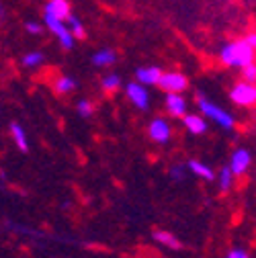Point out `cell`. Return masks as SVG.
Segmentation results:
<instances>
[{"instance_id": "6da1fadb", "label": "cell", "mask_w": 256, "mask_h": 258, "mask_svg": "<svg viewBox=\"0 0 256 258\" xmlns=\"http://www.w3.org/2000/svg\"><path fill=\"white\" fill-rule=\"evenodd\" d=\"M254 51L256 47L250 45L246 41V37H240V39H234V41H228L219 49V61L223 66L228 68H244L246 63L254 61Z\"/></svg>"}, {"instance_id": "7a4b0ae2", "label": "cell", "mask_w": 256, "mask_h": 258, "mask_svg": "<svg viewBox=\"0 0 256 258\" xmlns=\"http://www.w3.org/2000/svg\"><path fill=\"white\" fill-rule=\"evenodd\" d=\"M197 107H199V113L207 119V121H213L217 127L226 129V132H232V129L236 127V119L230 111H226L223 107H219L217 103L205 99V96H199L197 99Z\"/></svg>"}, {"instance_id": "3957f363", "label": "cell", "mask_w": 256, "mask_h": 258, "mask_svg": "<svg viewBox=\"0 0 256 258\" xmlns=\"http://www.w3.org/2000/svg\"><path fill=\"white\" fill-rule=\"evenodd\" d=\"M43 27L57 39L61 49H72L76 45V39L72 37V33L68 31L66 21H63V19H57V17H53L49 13H43Z\"/></svg>"}, {"instance_id": "277c9868", "label": "cell", "mask_w": 256, "mask_h": 258, "mask_svg": "<svg viewBox=\"0 0 256 258\" xmlns=\"http://www.w3.org/2000/svg\"><path fill=\"white\" fill-rule=\"evenodd\" d=\"M230 101L242 109H250L254 107L256 103V86L254 82H246V80H240L232 86L230 90Z\"/></svg>"}, {"instance_id": "5b68a950", "label": "cell", "mask_w": 256, "mask_h": 258, "mask_svg": "<svg viewBox=\"0 0 256 258\" xmlns=\"http://www.w3.org/2000/svg\"><path fill=\"white\" fill-rule=\"evenodd\" d=\"M164 92H184L188 88V78L182 72L170 70V72H162L158 78V84Z\"/></svg>"}, {"instance_id": "8992f818", "label": "cell", "mask_w": 256, "mask_h": 258, "mask_svg": "<svg viewBox=\"0 0 256 258\" xmlns=\"http://www.w3.org/2000/svg\"><path fill=\"white\" fill-rule=\"evenodd\" d=\"M250 166H252V154H250V150L248 148H236L232 152V156H230V164H228L230 172L236 178H240V176H244L250 170Z\"/></svg>"}, {"instance_id": "52a82bcc", "label": "cell", "mask_w": 256, "mask_h": 258, "mask_svg": "<svg viewBox=\"0 0 256 258\" xmlns=\"http://www.w3.org/2000/svg\"><path fill=\"white\" fill-rule=\"evenodd\" d=\"M148 138L154 142V144H168L170 138H172V127L168 123V119L164 117H156L150 121L148 125Z\"/></svg>"}, {"instance_id": "ba28073f", "label": "cell", "mask_w": 256, "mask_h": 258, "mask_svg": "<svg viewBox=\"0 0 256 258\" xmlns=\"http://www.w3.org/2000/svg\"><path fill=\"white\" fill-rule=\"evenodd\" d=\"M125 94H127V101H130L136 109L146 111L150 107V90H148V86L140 84L138 80H134L125 86Z\"/></svg>"}, {"instance_id": "9c48e42d", "label": "cell", "mask_w": 256, "mask_h": 258, "mask_svg": "<svg viewBox=\"0 0 256 258\" xmlns=\"http://www.w3.org/2000/svg\"><path fill=\"white\" fill-rule=\"evenodd\" d=\"M180 119H182V125H184V129H186L188 134H193V136L207 134L209 125H207V119L201 113H184Z\"/></svg>"}, {"instance_id": "30bf717a", "label": "cell", "mask_w": 256, "mask_h": 258, "mask_svg": "<svg viewBox=\"0 0 256 258\" xmlns=\"http://www.w3.org/2000/svg\"><path fill=\"white\" fill-rule=\"evenodd\" d=\"M164 107L168 111V115L172 117H182L186 111H188V105L184 101L182 92H166V99H164Z\"/></svg>"}, {"instance_id": "8fae6325", "label": "cell", "mask_w": 256, "mask_h": 258, "mask_svg": "<svg viewBox=\"0 0 256 258\" xmlns=\"http://www.w3.org/2000/svg\"><path fill=\"white\" fill-rule=\"evenodd\" d=\"M90 61H92V66H97V68H109L117 61V51L111 47H101L99 51L92 53Z\"/></svg>"}, {"instance_id": "7c38bea8", "label": "cell", "mask_w": 256, "mask_h": 258, "mask_svg": "<svg viewBox=\"0 0 256 258\" xmlns=\"http://www.w3.org/2000/svg\"><path fill=\"white\" fill-rule=\"evenodd\" d=\"M162 74V70L156 68V66H144V68H138L136 70V80L144 86H156L158 84V78Z\"/></svg>"}, {"instance_id": "4fadbf2b", "label": "cell", "mask_w": 256, "mask_h": 258, "mask_svg": "<svg viewBox=\"0 0 256 258\" xmlns=\"http://www.w3.org/2000/svg\"><path fill=\"white\" fill-rule=\"evenodd\" d=\"M43 13H49L57 19L66 21V17L72 13V7H70L68 0H47L45 7H43Z\"/></svg>"}, {"instance_id": "5bb4252c", "label": "cell", "mask_w": 256, "mask_h": 258, "mask_svg": "<svg viewBox=\"0 0 256 258\" xmlns=\"http://www.w3.org/2000/svg\"><path fill=\"white\" fill-rule=\"evenodd\" d=\"M186 170L193 174V176H199L203 180H215L213 168L207 166L205 162H201V160H188V162H186Z\"/></svg>"}, {"instance_id": "9a60e30c", "label": "cell", "mask_w": 256, "mask_h": 258, "mask_svg": "<svg viewBox=\"0 0 256 258\" xmlns=\"http://www.w3.org/2000/svg\"><path fill=\"white\" fill-rule=\"evenodd\" d=\"M152 238H154V242H158L160 246H164V248H170V250H180V242H178V238L174 236V234H170V232H166V230H156L154 234H152Z\"/></svg>"}, {"instance_id": "2e32d148", "label": "cell", "mask_w": 256, "mask_h": 258, "mask_svg": "<svg viewBox=\"0 0 256 258\" xmlns=\"http://www.w3.org/2000/svg\"><path fill=\"white\" fill-rule=\"evenodd\" d=\"M76 78L74 76H68V74H59L55 80H53V90L57 94H72L76 90Z\"/></svg>"}, {"instance_id": "e0dca14e", "label": "cell", "mask_w": 256, "mask_h": 258, "mask_svg": "<svg viewBox=\"0 0 256 258\" xmlns=\"http://www.w3.org/2000/svg\"><path fill=\"white\" fill-rule=\"evenodd\" d=\"M43 63H45V53L39 51V49H33V51L25 53L23 59H21V66L27 68V70H37V68L43 66Z\"/></svg>"}, {"instance_id": "ac0fdd59", "label": "cell", "mask_w": 256, "mask_h": 258, "mask_svg": "<svg viewBox=\"0 0 256 258\" xmlns=\"http://www.w3.org/2000/svg\"><path fill=\"white\" fill-rule=\"evenodd\" d=\"M11 136H13V142L17 144V148L21 152L29 150V140H27V134H25V129H23L21 123H17V121L11 123Z\"/></svg>"}, {"instance_id": "d6986e66", "label": "cell", "mask_w": 256, "mask_h": 258, "mask_svg": "<svg viewBox=\"0 0 256 258\" xmlns=\"http://www.w3.org/2000/svg\"><path fill=\"white\" fill-rule=\"evenodd\" d=\"M66 27H68V31L72 33V37H74V39H82V37L86 35L82 19H80L78 15H74V13H70V15L66 17Z\"/></svg>"}, {"instance_id": "ffe728a7", "label": "cell", "mask_w": 256, "mask_h": 258, "mask_svg": "<svg viewBox=\"0 0 256 258\" xmlns=\"http://www.w3.org/2000/svg\"><path fill=\"white\" fill-rule=\"evenodd\" d=\"M215 180H217V186H219V190H221V192H230V190H232V186H234L236 176L230 172V168H228V166H223V168L215 174Z\"/></svg>"}, {"instance_id": "44dd1931", "label": "cell", "mask_w": 256, "mask_h": 258, "mask_svg": "<svg viewBox=\"0 0 256 258\" xmlns=\"http://www.w3.org/2000/svg\"><path fill=\"white\" fill-rule=\"evenodd\" d=\"M119 86H121V76H119V74H107V76H103V80H101V88H103L107 94L117 92Z\"/></svg>"}, {"instance_id": "7402d4cb", "label": "cell", "mask_w": 256, "mask_h": 258, "mask_svg": "<svg viewBox=\"0 0 256 258\" xmlns=\"http://www.w3.org/2000/svg\"><path fill=\"white\" fill-rule=\"evenodd\" d=\"M76 109H78V115H80V117H92V113H94V103H92L90 99H80L78 105H76Z\"/></svg>"}, {"instance_id": "603a6c76", "label": "cell", "mask_w": 256, "mask_h": 258, "mask_svg": "<svg viewBox=\"0 0 256 258\" xmlns=\"http://www.w3.org/2000/svg\"><path fill=\"white\" fill-rule=\"evenodd\" d=\"M186 166L184 164H172L170 168H168V176L172 178V180H182L184 176H186Z\"/></svg>"}, {"instance_id": "cb8c5ba5", "label": "cell", "mask_w": 256, "mask_h": 258, "mask_svg": "<svg viewBox=\"0 0 256 258\" xmlns=\"http://www.w3.org/2000/svg\"><path fill=\"white\" fill-rule=\"evenodd\" d=\"M240 72H242V78H244L246 82H256V63H254V61L246 63L244 68H240Z\"/></svg>"}, {"instance_id": "d4e9b609", "label": "cell", "mask_w": 256, "mask_h": 258, "mask_svg": "<svg viewBox=\"0 0 256 258\" xmlns=\"http://www.w3.org/2000/svg\"><path fill=\"white\" fill-rule=\"evenodd\" d=\"M25 31L29 35H41L45 31V27H43V23H37V21H27L25 23Z\"/></svg>"}, {"instance_id": "484cf974", "label": "cell", "mask_w": 256, "mask_h": 258, "mask_svg": "<svg viewBox=\"0 0 256 258\" xmlns=\"http://www.w3.org/2000/svg\"><path fill=\"white\" fill-rule=\"evenodd\" d=\"M226 258H250V254H248L244 248H232Z\"/></svg>"}, {"instance_id": "4316f807", "label": "cell", "mask_w": 256, "mask_h": 258, "mask_svg": "<svg viewBox=\"0 0 256 258\" xmlns=\"http://www.w3.org/2000/svg\"><path fill=\"white\" fill-rule=\"evenodd\" d=\"M7 19V9H5V5H0V21H5Z\"/></svg>"}, {"instance_id": "83f0119b", "label": "cell", "mask_w": 256, "mask_h": 258, "mask_svg": "<svg viewBox=\"0 0 256 258\" xmlns=\"http://www.w3.org/2000/svg\"><path fill=\"white\" fill-rule=\"evenodd\" d=\"M0 103H3V101H0Z\"/></svg>"}]
</instances>
